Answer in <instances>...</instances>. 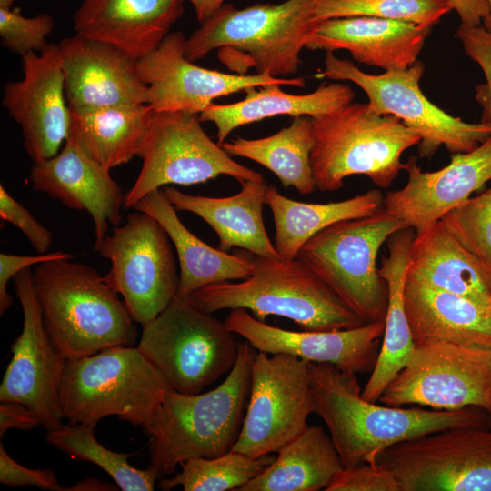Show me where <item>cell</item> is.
<instances>
[{
  "label": "cell",
  "instance_id": "cell-1",
  "mask_svg": "<svg viewBox=\"0 0 491 491\" xmlns=\"http://www.w3.org/2000/svg\"><path fill=\"white\" fill-rule=\"evenodd\" d=\"M313 413L325 422L343 468L371 463L382 450L406 440L461 426H490L483 408L428 410L379 406L362 397L356 374L309 362Z\"/></svg>",
  "mask_w": 491,
  "mask_h": 491
},
{
  "label": "cell",
  "instance_id": "cell-2",
  "mask_svg": "<svg viewBox=\"0 0 491 491\" xmlns=\"http://www.w3.org/2000/svg\"><path fill=\"white\" fill-rule=\"evenodd\" d=\"M256 354L247 341L239 345L228 376L208 392L166 391L153 423L144 428L150 436L149 466L159 476L173 474L188 459L212 458L233 449L248 403Z\"/></svg>",
  "mask_w": 491,
  "mask_h": 491
},
{
  "label": "cell",
  "instance_id": "cell-3",
  "mask_svg": "<svg viewBox=\"0 0 491 491\" xmlns=\"http://www.w3.org/2000/svg\"><path fill=\"white\" fill-rule=\"evenodd\" d=\"M315 1L258 3L243 9L224 5L186 38L185 56L195 62L216 49L220 63L235 74L255 68L287 78L297 72L301 51L316 25Z\"/></svg>",
  "mask_w": 491,
  "mask_h": 491
},
{
  "label": "cell",
  "instance_id": "cell-4",
  "mask_svg": "<svg viewBox=\"0 0 491 491\" xmlns=\"http://www.w3.org/2000/svg\"><path fill=\"white\" fill-rule=\"evenodd\" d=\"M45 327L66 359L115 346H133L138 336L119 295L95 269L60 258L32 268Z\"/></svg>",
  "mask_w": 491,
  "mask_h": 491
},
{
  "label": "cell",
  "instance_id": "cell-5",
  "mask_svg": "<svg viewBox=\"0 0 491 491\" xmlns=\"http://www.w3.org/2000/svg\"><path fill=\"white\" fill-rule=\"evenodd\" d=\"M246 253L252 264L247 278L208 285L184 296L210 314L242 308L259 320L278 316L308 331L349 329L366 324L300 259Z\"/></svg>",
  "mask_w": 491,
  "mask_h": 491
},
{
  "label": "cell",
  "instance_id": "cell-6",
  "mask_svg": "<svg viewBox=\"0 0 491 491\" xmlns=\"http://www.w3.org/2000/svg\"><path fill=\"white\" fill-rule=\"evenodd\" d=\"M312 122L311 168L316 188L323 192L341 189L354 175L388 187L404 169L403 154L420 142L397 117L377 114L368 104L351 102Z\"/></svg>",
  "mask_w": 491,
  "mask_h": 491
},
{
  "label": "cell",
  "instance_id": "cell-7",
  "mask_svg": "<svg viewBox=\"0 0 491 491\" xmlns=\"http://www.w3.org/2000/svg\"><path fill=\"white\" fill-rule=\"evenodd\" d=\"M168 385L137 347L115 346L66 360L60 383L63 420L95 426L116 416L134 426H150Z\"/></svg>",
  "mask_w": 491,
  "mask_h": 491
},
{
  "label": "cell",
  "instance_id": "cell-8",
  "mask_svg": "<svg viewBox=\"0 0 491 491\" xmlns=\"http://www.w3.org/2000/svg\"><path fill=\"white\" fill-rule=\"evenodd\" d=\"M139 351L170 389L198 394L233 368L238 348L225 322L175 296L143 326Z\"/></svg>",
  "mask_w": 491,
  "mask_h": 491
},
{
  "label": "cell",
  "instance_id": "cell-9",
  "mask_svg": "<svg viewBox=\"0 0 491 491\" xmlns=\"http://www.w3.org/2000/svg\"><path fill=\"white\" fill-rule=\"evenodd\" d=\"M406 228L381 207L376 213L336 222L311 237L296 258L313 269L365 323L385 321L388 289L379 275L382 245Z\"/></svg>",
  "mask_w": 491,
  "mask_h": 491
},
{
  "label": "cell",
  "instance_id": "cell-10",
  "mask_svg": "<svg viewBox=\"0 0 491 491\" xmlns=\"http://www.w3.org/2000/svg\"><path fill=\"white\" fill-rule=\"evenodd\" d=\"M424 71L417 60L406 69L371 75L326 52L323 74L334 81L356 84L366 94L373 111L394 115L417 133L423 158H431L441 146L453 154L476 149L491 135V122L467 123L433 104L420 88Z\"/></svg>",
  "mask_w": 491,
  "mask_h": 491
},
{
  "label": "cell",
  "instance_id": "cell-11",
  "mask_svg": "<svg viewBox=\"0 0 491 491\" xmlns=\"http://www.w3.org/2000/svg\"><path fill=\"white\" fill-rule=\"evenodd\" d=\"M138 156L142 168L125 195V208H133L146 195L167 185L187 186L222 175L240 183L264 180L261 174L240 165L212 141L195 114L154 112Z\"/></svg>",
  "mask_w": 491,
  "mask_h": 491
},
{
  "label": "cell",
  "instance_id": "cell-12",
  "mask_svg": "<svg viewBox=\"0 0 491 491\" xmlns=\"http://www.w3.org/2000/svg\"><path fill=\"white\" fill-rule=\"evenodd\" d=\"M171 243L154 217L136 210L125 224L95 242V250L111 264L105 281L142 326L177 296L179 274Z\"/></svg>",
  "mask_w": 491,
  "mask_h": 491
},
{
  "label": "cell",
  "instance_id": "cell-13",
  "mask_svg": "<svg viewBox=\"0 0 491 491\" xmlns=\"http://www.w3.org/2000/svg\"><path fill=\"white\" fill-rule=\"evenodd\" d=\"M378 402L438 410L476 406L491 416V349L442 340L416 343Z\"/></svg>",
  "mask_w": 491,
  "mask_h": 491
},
{
  "label": "cell",
  "instance_id": "cell-14",
  "mask_svg": "<svg viewBox=\"0 0 491 491\" xmlns=\"http://www.w3.org/2000/svg\"><path fill=\"white\" fill-rule=\"evenodd\" d=\"M401 491H491V427L461 426L395 444L376 456Z\"/></svg>",
  "mask_w": 491,
  "mask_h": 491
},
{
  "label": "cell",
  "instance_id": "cell-15",
  "mask_svg": "<svg viewBox=\"0 0 491 491\" xmlns=\"http://www.w3.org/2000/svg\"><path fill=\"white\" fill-rule=\"evenodd\" d=\"M309 362L258 351L248 403L234 451L252 457L277 452L308 426L313 413Z\"/></svg>",
  "mask_w": 491,
  "mask_h": 491
},
{
  "label": "cell",
  "instance_id": "cell-16",
  "mask_svg": "<svg viewBox=\"0 0 491 491\" xmlns=\"http://www.w3.org/2000/svg\"><path fill=\"white\" fill-rule=\"evenodd\" d=\"M13 280L23 310V329L11 346L12 357L0 385V401L25 405L46 430L55 429L63 424L59 391L66 359L45 327L32 268L22 270Z\"/></svg>",
  "mask_w": 491,
  "mask_h": 491
},
{
  "label": "cell",
  "instance_id": "cell-17",
  "mask_svg": "<svg viewBox=\"0 0 491 491\" xmlns=\"http://www.w3.org/2000/svg\"><path fill=\"white\" fill-rule=\"evenodd\" d=\"M186 38L170 32L153 51L137 60V72L148 87L154 112L199 115L213 100L248 87L266 85L304 87V77L279 78L268 74H228L196 65L185 56Z\"/></svg>",
  "mask_w": 491,
  "mask_h": 491
},
{
  "label": "cell",
  "instance_id": "cell-18",
  "mask_svg": "<svg viewBox=\"0 0 491 491\" xmlns=\"http://www.w3.org/2000/svg\"><path fill=\"white\" fill-rule=\"evenodd\" d=\"M24 77L4 87L2 104L21 126L25 148L38 164L59 153L70 126V109L58 45L22 55Z\"/></svg>",
  "mask_w": 491,
  "mask_h": 491
},
{
  "label": "cell",
  "instance_id": "cell-19",
  "mask_svg": "<svg viewBox=\"0 0 491 491\" xmlns=\"http://www.w3.org/2000/svg\"><path fill=\"white\" fill-rule=\"evenodd\" d=\"M225 322L257 351L327 363L355 374L373 371L385 331V321L341 330L292 331L268 325L242 308L231 310Z\"/></svg>",
  "mask_w": 491,
  "mask_h": 491
},
{
  "label": "cell",
  "instance_id": "cell-20",
  "mask_svg": "<svg viewBox=\"0 0 491 491\" xmlns=\"http://www.w3.org/2000/svg\"><path fill=\"white\" fill-rule=\"evenodd\" d=\"M406 184L384 195L382 207L406 228L422 232L491 180V135L476 149L456 153L445 167L425 172L411 156Z\"/></svg>",
  "mask_w": 491,
  "mask_h": 491
},
{
  "label": "cell",
  "instance_id": "cell-21",
  "mask_svg": "<svg viewBox=\"0 0 491 491\" xmlns=\"http://www.w3.org/2000/svg\"><path fill=\"white\" fill-rule=\"evenodd\" d=\"M70 110L148 104L137 59L118 47L76 34L59 45Z\"/></svg>",
  "mask_w": 491,
  "mask_h": 491
},
{
  "label": "cell",
  "instance_id": "cell-22",
  "mask_svg": "<svg viewBox=\"0 0 491 491\" xmlns=\"http://www.w3.org/2000/svg\"><path fill=\"white\" fill-rule=\"evenodd\" d=\"M34 190L47 194L67 207L87 212L95 241L107 235L109 225H120L125 195L110 169L89 157L71 138L55 156L35 164L30 173Z\"/></svg>",
  "mask_w": 491,
  "mask_h": 491
},
{
  "label": "cell",
  "instance_id": "cell-23",
  "mask_svg": "<svg viewBox=\"0 0 491 491\" xmlns=\"http://www.w3.org/2000/svg\"><path fill=\"white\" fill-rule=\"evenodd\" d=\"M431 28L386 18L352 16L321 21L306 48L346 50L358 63L385 71L406 69L417 61Z\"/></svg>",
  "mask_w": 491,
  "mask_h": 491
},
{
  "label": "cell",
  "instance_id": "cell-24",
  "mask_svg": "<svg viewBox=\"0 0 491 491\" xmlns=\"http://www.w3.org/2000/svg\"><path fill=\"white\" fill-rule=\"evenodd\" d=\"M184 13V0H84L76 34L113 45L135 59L155 48Z\"/></svg>",
  "mask_w": 491,
  "mask_h": 491
},
{
  "label": "cell",
  "instance_id": "cell-25",
  "mask_svg": "<svg viewBox=\"0 0 491 491\" xmlns=\"http://www.w3.org/2000/svg\"><path fill=\"white\" fill-rule=\"evenodd\" d=\"M240 184L241 190L226 197L194 195L175 187L163 190L176 211L191 212L213 228L219 238L218 249L239 247L257 256L280 257L263 221L268 185L264 180Z\"/></svg>",
  "mask_w": 491,
  "mask_h": 491
},
{
  "label": "cell",
  "instance_id": "cell-26",
  "mask_svg": "<svg viewBox=\"0 0 491 491\" xmlns=\"http://www.w3.org/2000/svg\"><path fill=\"white\" fill-rule=\"evenodd\" d=\"M404 303L414 344L442 340L491 349V305L407 277Z\"/></svg>",
  "mask_w": 491,
  "mask_h": 491
},
{
  "label": "cell",
  "instance_id": "cell-27",
  "mask_svg": "<svg viewBox=\"0 0 491 491\" xmlns=\"http://www.w3.org/2000/svg\"><path fill=\"white\" fill-rule=\"evenodd\" d=\"M406 277L491 305V267L465 248L440 222L415 233Z\"/></svg>",
  "mask_w": 491,
  "mask_h": 491
},
{
  "label": "cell",
  "instance_id": "cell-28",
  "mask_svg": "<svg viewBox=\"0 0 491 491\" xmlns=\"http://www.w3.org/2000/svg\"><path fill=\"white\" fill-rule=\"evenodd\" d=\"M133 208L154 217L167 233L179 261V296H187L208 285L243 280L252 273L245 251L231 255L207 245L181 222L163 189L138 201Z\"/></svg>",
  "mask_w": 491,
  "mask_h": 491
},
{
  "label": "cell",
  "instance_id": "cell-29",
  "mask_svg": "<svg viewBox=\"0 0 491 491\" xmlns=\"http://www.w3.org/2000/svg\"><path fill=\"white\" fill-rule=\"evenodd\" d=\"M241 101L211 104L199 114L201 122H211L217 129V144L221 145L235 129L276 115L310 116L329 114L354 100L352 88L341 83H323L315 91L305 95L286 93L279 85L248 87Z\"/></svg>",
  "mask_w": 491,
  "mask_h": 491
},
{
  "label": "cell",
  "instance_id": "cell-30",
  "mask_svg": "<svg viewBox=\"0 0 491 491\" xmlns=\"http://www.w3.org/2000/svg\"><path fill=\"white\" fill-rule=\"evenodd\" d=\"M415 232L405 228L387 240L388 255L382 258L379 275L386 281L388 301L385 331L376 364L361 395L377 402L388 383L408 362L415 344L404 303V286L409 263V250Z\"/></svg>",
  "mask_w": 491,
  "mask_h": 491
},
{
  "label": "cell",
  "instance_id": "cell-31",
  "mask_svg": "<svg viewBox=\"0 0 491 491\" xmlns=\"http://www.w3.org/2000/svg\"><path fill=\"white\" fill-rule=\"evenodd\" d=\"M153 114L148 104L70 110L68 138L111 170L138 156Z\"/></svg>",
  "mask_w": 491,
  "mask_h": 491
},
{
  "label": "cell",
  "instance_id": "cell-32",
  "mask_svg": "<svg viewBox=\"0 0 491 491\" xmlns=\"http://www.w3.org/2000/svg\"><path fill=\"white\" fill-rule=\"evenodd\" d=\"M274 461L237 491H317L342 471L340 456L321 426H307L283 446Z\"/></svg>",
  "mask_w": 491,
  "mask_h": 491
},
{
  "label": "cell",
  "instance_id": "cell-33",
  "mask_svg": "<svg viewBox=\"0 0 491 491\" xmlns=\"http://www.w3.org/2000/svg\"><path fill=\"white\" fill-rule=\"evenodd\" d=\"M383 199L379 189H371L342 201L306 203L290 199L268 185L266 205L275 224V248L282 259H295L315 235L336 222L376 213L382 207Z\"/></svg>",
  "mask_w": 491,
  "mask_h": 491
},
{
  "label": "cell",
  "instance_id": "cell-34",
  "mask_svg": "<svg viewBox=\"0 0 491 491\" xmlns=\"http://www.w3.org/2000/svg\"><path fill=\"white\" fill-rule=\"evenodd\" d=\"M312 117H294L292 123L269 136L246 139L240 136L221 146L231 156L255 161L276 175L283 187L310 195L315 185L310 155L314 145Z\"/></svg>",
  "mask_w": 491,
  "mask_h": 491
},
{
  "label": "cell",
  "instance_id": "cell-35",
  "mask_svg": "<svg viewBox=\"0 0 491 491\" xmlns=\"http://www.w3.org/2000/svg\"><path fill=\"white\" fill-rule=\"evenodd\" d=\"M95 426L85 424H62L47 430L46 441L76 459L91 462L115 482L123 491H152L158 473L148 466L139 469L128 462L129 455L106 448L95 436Z\"/></svg>",
  "mask_w": 491,
  "mask_h": 491
},
{
  "label": "cell",
  "instance_id": "cell-36",
  "mask_svg": "<svg viewBox=\"0 0 491 491\" xmlns=\"http://www.w3.org/2000/svg\"><path fill=\"white\" fill-rule=\"evenodd\" d=\"M274 459L270 454L252 457L234 450L212 458H191L180 464V473L162 479L158 487L164 491L178 486L185 491H237L262 473Z\"/></svg>",
  "mask_w": 491,
  "mask_h": 491
},
{
  "label": "cell",
  "instance_id": "cell-37",
  "mask_svg": "<svg viewBox=\"0 0 491 491\" xmlns=\"http://www.w3.org/2000/svg\"><path fill=\"white\" fill-rule=\"evenodd\" d=\"M452 10L450 0H316L313 21L373 16L431 28Z\"/></svg>",
  "mask_w": 491,
  "mask_h": 491
},
{
  "label": "cell",
  "instance_id": "cell-38",
  "mask_svg": "<svg viewBox=\"0 0 491 491\" xmlns=\"http://www.w3.org/2000/svg\"><path fill=\"white\" fill-rule=\"evenodd\" d=\"M439 222L465 248L491 267V187L467 198Z\"/></svg>",
  "mask_w": 491,
  "mask_h": 491
},
{
  "label": "cell",
  "instance_id": "cell-39",
  "mask_svg": "<svg viewBox=\"0 0 491 491\" xmlns=\"http://www.w3.org/2000/svg\"><path fill=\"white\" fill-rule=\"evenodd\" d=\"M54 29V18L47 14L22 15L18 8H0V36L3 45L21 56L42 52L49 44L46 36Z\"/></svg>",
  "mask_w": 491,
  "mask_h": 491
},
{
  "label": "cell",
  "instance_id": "cell-40",
  "mask_svg": "<svg viewBox=\"0 0 491 491\" xmlns=\"http://www.w3.org/2000/svg\"><path fill=\"white\" fill-rule=\"evenodd\" d=\"M456 37L466 54L482 69L486 82L476 87L475 99L481 106L482 121L491 122V33L482 25H460Z\"/></svg>",
  "mask_w": 491,
  "mask_h": 491
},
{
  "label": "cell",
  "instance_id": "cell-41",
  "mask_svg": "<svg viewBox=\"0 0 491 491\" xmlns=\"http://www.w3.org/2000/svg\"><path fill=\"white\" fill-rule=\"evenodd\" d=\"M326 491H401V486L393 472L371 462L343 468Z\"/></svg>",
  "mask_w": 491,
  "mask_h": 491
},
{
  "label": "cell",
  "instance_id": "cell-42",
  "mask_svg": "<svg viewBox=\"0 0 491 491\" xmlns=\"http://www.w3.org/2000/svg\"><path fill=\"white\" fill-rule=\"evenodd\" d=\"M0 218L16 226L38 254H45L52 244V234L34 215L0 185Z\"/></svg>",
  "mask_w": 491,
  "mask_h": 491
},
{
  "label": "cell",
  "instance_id": "cell-43",
  "mask_svg": "<svg viewBox=\"0 0 491 491\" xmlns=\"http://www.w3.org/2000/svg\"><path fill=\"white\" fill-rule=\"evenodd\" d=\"M0 482L10 487L34 486L43 490L65 491L50 469L28 468L14 460L0 444Z\"/></svg>",
  "mask_w": 491,
  "mask_h": 491
},
{
  "label": "cell",
  "instance_id": "cell-44",
  "mask_svg": "<svg viewBox=\"0 0 491 491\" xmlns=\"http://www.w3.org/2000/svg\"><path fill=\"white\" fill-rule=\"evenodd\" d=\"M67 252L56 251L33 256L0 254V315L3 316L12 306L13 300L7 292V284L19 272L34 266L54 259L73 258Z\"/></svg>",
  "mask_w": 491,
  "mask_h": 491
},
{
  "label": "cell",
  "instance_id": "cell-45",
  "mask_svg": "<svg viewBox=\"0 0 491 491\" xmlns=\"http://www.w3.org/2000/svg\"><path fill=\"white\" fill-rule=\"evenodd\" d=\"M0 437L10 429L32 430L42 425L30 407L15 401H0Z\"/></svg>",
  "mask_w": 491,
  "mask_h": 491
},
{
  "label": "cell",
  "instance_id": "cell-46",
  "mask_svg": "<svg viewBox=\"0 0 491 491\" xmlns=\"http://www.w3.org/2000/svg\"><path fill=\"white\" fill-rule=\"evenodd\" d=\"M450 2L462 25H480L483 19L491 14V6L486 0H450Z\"/></svg>",
  "mask_w": 491,
  "mask_h": 491
},
{
  "label": "cell",
  "instance_id": "cell-47",
  "mask_svg": "<svg viewBox=\"0 0 491 491\" xmlns=\"http://www.w3.org/2000/svg\"><path fill=\"white\" fill-rule=\"evenodd\" d=\"M200 24L213 16L225 4V0H189Z\"/></svg>",
  "mask_w": 491,
  "mask_h": 491
},
{
  "label": "cell",
  "instance_id": "cell-48",
  "mask_svg": "<svg viewBox=\"0 0 491 491\" xmlns=\"http://www.w3.org/2000/svg\"><path fill=\"white\" fill-rule=\"evenodd\" d=\"M115 486L108 483H103L97 479H85L77 482L75 486H71L69 490L75 491H93V490H117Z\"/></svg>",
  "mask_w": 491,
  "mask_h": 491
},
{
  "label": "cell",
  "instance_id": "cell-49",
  "mask_svg": "<svg viewBox=\"0 0 491 491\" xmlns=\"http://www.w3.org/2000/svg\"><path fill=\"white\" fill-rule=\"evenodd\" d=\"M486 1L491 6V0ZM482 25L487 32L491 33V14L483 19Z\"/></svg>",
  "mask_w": 491,
  "mask_h": 491
},
{
  "label": "cell",
  "instance_id": "cell-50",
  "mask_svg": "<svg viewBox=\"0 0 491 491\" xmlns=\"http://www.w3.org/2000/svg\"><path fill=\"white\" fill-rule=\"evenodd\" d=\"M15 0H0V8H11Z\"/></svg>",
  "mask_w": 491,
  "mask_h": 491
},
{
  "label": "cell",
  "instance_id": "cell-51",
  "mask_svg": "<svg viewBox=\"0 0 491 491\" xmlns=\"http://www.w3.org/2000/svg\"><path fill=\"white\" fill-rule=\"evenodd\" d=\"M490 427H491V424H490Z\"/></svg>",
  "mask_w": 491,
  "mask_h": 491
}]
</instances>
